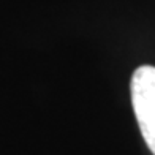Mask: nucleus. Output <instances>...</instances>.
Segmentation results:
<instances>
[{
  "label": "nucleus",
  "instance_id": "1",
  "mask_svg": "<svg viewBox=\"0 0 155 155\" xmlns=\"http://www.w3.org/2000/svg\"><path fill=\"white\" fill-rule=\"evenodd\" d=\"M131 103L147 147L155 155V67L143 65L131 76Z\"/></svg>",
  "mask_w": 155,
  "mask_h": 155
}]
</instances>
